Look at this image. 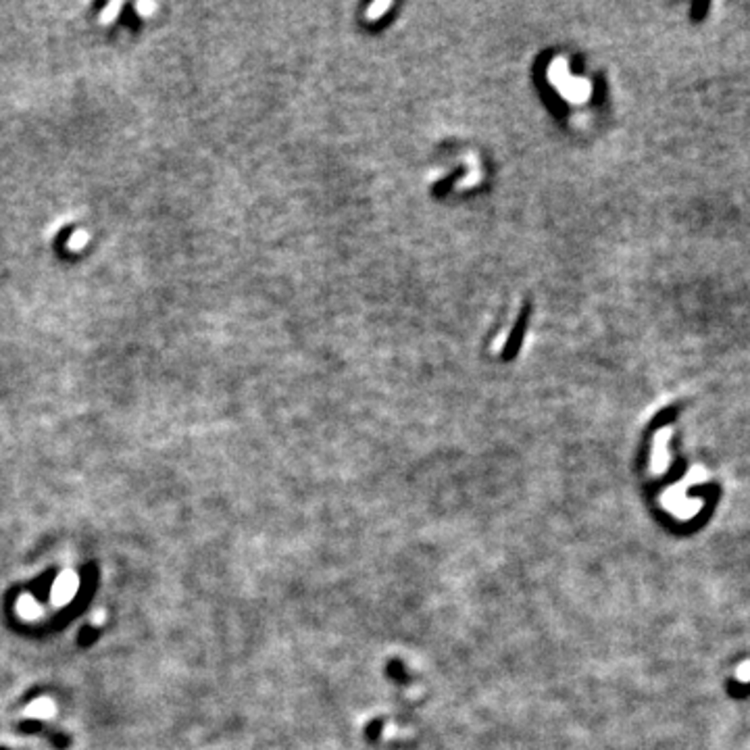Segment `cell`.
Instances as JSON below:
<instances>
[{"instance_id": "obj_2", "label": "cell", "mask_w": 750, "mask_h": 750, "mask_svg": "<svg viewBox=\"0 0 750 750\" xmlns=\"http://www.w3.org/2000/svg\"><path fill=\"white\" fill-rule=\"evenodd\" d=\"M57 707L50 698H38L26 709V717L30 719H48L55 715Z\"/></svg>"}, {"instance_id": "obj_4", "label": "cell", "mask_w": 750, "mask_h": 750, "mask_svg": "<svg viewBox=\"0 0 750 750\" xmlns=\"http://www.w3.org/2000/svg\"><path fill=\"white\" fill-rule=\"evenodd\" d=\"M92 624L94 625H98V624H104V613L102 611H96L92 615Z\"/></svg>"}, {"instance_id": "obj_1", "label": "cell", "mask_w": 750, "mask_h": 750, "mask_svg": "<svg viewBox=\"0 0 750 750\" xmlns=\"http://www.w3.org/2000/svg\"><path fill=\"white\" fill-rule=\"evenodd\" d=\"M80 588V580L73 571H62L61 575L55 580L53 590H50V600L55 607H65L73 600V596L77 594Z\"/></svg>"}, {"instance_id": "obj_3", "label": "cell", "mask_w": 750, "mask_h": 750, "mask_svg": "<svg viewBox=\"0 0 750 750\" xmlns=\"http://www.w3.org/2000/svg\"><path fill=\"white\" fill-rule=\"evenodd\" d=\"M17 613H19L23 619H36V617H40L42 607L38 604V600H36V598H31V596H28V594H23V596L19 598V602H17Z\"/></svg>"}]
</instances>
